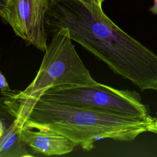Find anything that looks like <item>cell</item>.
I'll list each match as a JSON object with an SVG mask.
<instances>
[{
  "label": "cell",
  "mask_w": 157,
  "mask_h": 157,
  "mask_svg": "<svg viewBox=\"0 0 157 157\" xmlns=\"http://www.w3.org/2000/svg\"><path fill=\"white\" fill-rule=\"evenodd\" d=\"M48 35L66 28L77 42L142 91H157V55L115 25L102 9L80 0H48Z\"/></svg>",
  "instance_id": "obj_1"
},
{
  "label": "cell",
  "mask_w": 157,
  "mask_h": 157,
  "mask_svg": "<svg viewBox=\"0 0 157 157\" xmlns=\"http://www.w3.org/2000/svg\"><path fill=\"white\" fill-rule=\"evenodd\" d=\"M154 118L106 113L39 99L23 128L58 132L69 139L75 146L90 151L94 147L95 141L102 139L133 140L148 131Z\"/></svg>",
  "instance_id": "obj_2"
},
{
  "label": "cell",
  "mask_w": 157,
  "mask_h": 157,
  "mask_svg": "<svg viewBox=\"0 0 157 157\" xmlns=\"http://www.w3.org/2000/svg\"><path fill=\"white\" fill-rule=\"evenodd\" d=\"M72 40L67 28L58 29L52 35L33 82L24 90L2 98L5 109L20 130L37 101L52 86L63 84L86 85L96 82L75 51Z\"/></svg>",
  "instance_id": "obj_3"
},
{
  "label": "cell",
  "mask_w": 157,
  "mask_h": 157,
  "mask_svg": "<svg viewBox=\"0 0 157 157\" xmlns=\"http://www.w3.org/2000/svg\"><path fill=\"white\" fill-rule=\"evenodd\" d=\"M40 99L106 113L142 118L150 117L148 108L136 91L119 90L97 82L86 85L53 86Z\"/></svg>",
  "instance_id": "obj_4"
},
{
  "label": "cell",
  "mask_w": 157,
  "mask_h": 157,
  "mask_svg": "<svg viewBox=\"0 0 157 157\" xmlns=\"http://www.w3.org/2000/svg\"><path fill=\"white\" fill-rule=\"evenodd\" d=\"M48 0H2L0 15L15 34L41 52L47 50L45 21Z\"/></svg>",
  "instance_id": "obj_5"
},
{
  "label": "cell",
  "mask_w": 157,
  "mask_h": 157,
  "mask_svg": "<svg viewBox=\"0 0 157 157\" xmlns=\"http://www.w3.org/2000/svg\"><path fill=\"white\" fill-rule=\"evenodd\" d=\"M23 128L21 141L34 152L45 156L63 155L71 152L75 144L66 136L56 132Z\"/></svg>",
  "instance_id": "obj_6"
},
{
  "label": "cell",
  "mask_w": 157,
  "mask_h": 157,
  "mask_svg": "<svg viewBox=\"0 0 157 157\" xmlns=\"http://www.w3.org/2000/svg\"><path fill=\"white\" fill-rule=\"evenodd\" d=\"M20 129L13 120L12 123L0 135V157L33 156L25 147L20 136Z\"/></svg>",
  "instance_id": "obj_7"
},
{
  "label": "cell",
  "mask_w": 157,
  "mask_h": 157,
  "mask_svg": "<svg viewBox=\"0 0 157 157\" xmlns=\"http://www.w3.org/2000/svg\"><path fill=\"white\" fill-rule=\"evenodd\" d=\"M0 75H1V76H0L1 94L2 98H5V97L9 96L10 94H11L12 93H13L15 91H12L10 88V87L9 86V83L6 78V77L3 75V74L2 72H1Z\"/></svg>",
  "instance_id": "obj_8"
},
{
  "label": "cell",
  "mask_w": 157,
  "mask_h": 157,
  "mask_svg": "<svg viewBox=\"0 0 157 157\" xmlns=\"http://www.w3.org/2000/svg\"><path fill=\"white\" fill-rule=\"evenodd\" d=\"M86 5L96 9H102L104 0H80Z\"/></svg>",
  "instance_id": "obj_9"
},
{
  "label": "cell",
  "mask_w": 157,
  "mask_h": 157,
  "mask_svg": "<svg viewBox=\"0 0 157 157\" xmlns=\"http://www.w3.org/2000/svg\"><path fill=\"white\" fill-rule=\"evenodd\" d=\"M148 131L157 134V118H154L153 121L150 125Z\"/></svg>",
  "instance_id": "obj_10"
},
{
  "label": "cell",
  "mask_w": 157,
  "mask_h": 157,
  "mask_svg": "<svg viewBox=\"0 0 157 157\" xmlns=\"http://www.w3.org/2000/svg\"><path fill=\"white\" fill-rule=\"evenodd\" d=\"M150 11L155 14H157V0H154V4L150 9Z\"/></svg>",
  "instance_id": "obj_11"
}]
</instances>
